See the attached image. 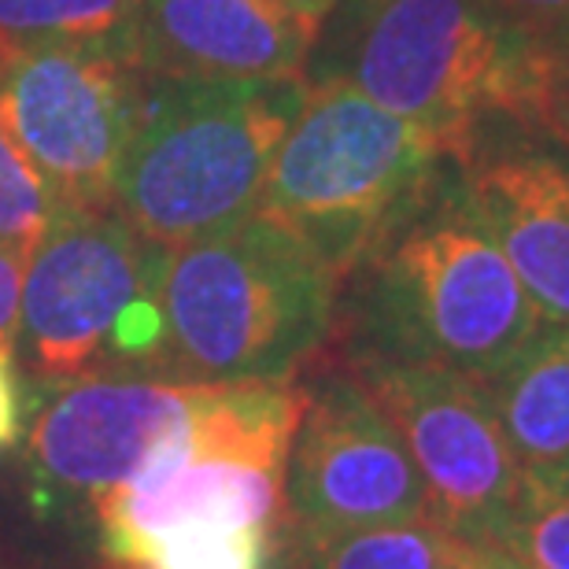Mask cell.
Here are the masks:
<instances>
[{
  "instance_id": "cell-9",
  "label": "cell",
  "mask_w": 569,
  "mask_h": 569,
  "mask_svg": "<svg viewBox=\"0 0 569 569\" xmlns=\"http://www.w3.org/2000/svg\"><path fill=\"white\" fill-rule=\"evenodd\" d=\"M432 518L403 437L348 367L303 385V411L284 462L289 537Z\"/></svg>"
},
{
  "instance_id": "cell-12",
  "label": "cell",
  "mask_w": 569,
  "mask_h": 569,
  "mask_svg": "<svg viewBox=\"0 0 569 569\" xmlns=\"http://www.w3.org/2000/svg\"><path fill=\"white\" fill-rule=\"evenodd\" d=\"M459 170L543 322L569 329V152L537 141L485 144Z\"/></svg>"
},
{
  "instance_id": "cell-1",
  "label": "cell",
  "mask_w": 569,
  "mask_h": 569,
  "mask_svg": "<svg viewBox=\"0 0 569 569\" xmlns=\"http://www.w3.org/2000/svg\"><path fill=\"white\" fill-rule=\"evenodd\" d=\"M348 281L351 356L429 362L492 381L548 322L488 230L459 163Z\"/></svg>"
},
{
  "instance_id": "cell-23",
  "label": "cell",
  "mask_w": 569,
  "mask_h": 569,
  "mask_svg": "<svg viewBox=\"0 0 569 569\" xmlns=\"http://www.w3.org/2000/svg\"><path fill=\"white\" fill-rule=\"evenodd\" d=\"M274 4L289 8L292 16H300V19H307V22H315V27H322V19L337 8V0H274Z\"/></svg>"
},
{
  "instance_id": "cell-6",
  "label": "cell",
  "mask_w": 569,
  "mask_h": 569,
  "mask_svg": "<svg viewBox=\"0 0 569 569\" xmlns=\"http://www.w3.org/2000/svg\"><path fill=\"white\" fill-rule=\"evenodd\" d=\"M167 256L111 208L56 211L22 267L16 351L33 378H156Z\"/></svg>"
},
{
  "instance_id": "cell-15",
  "label": "cell",
  "mask_w": 569,
  "mask_h": 569,
  "mask_svg": "<svg viewBox=\"0 0 569 569\" xmlns=\"http://www.w3.org/2000/svg\"><path fill=\"white\" fill-rule=\"evenodd\" d=\"M496 543L529 569H569V455L521 466Z\"/></svg>"
},
{
  "instance_id": "cell-3",
  "label": "cell",
  "mask_w": 569,
  "mask_h": 569,
  "mask_svg": "<svg viewBox=\"0 0 569 569\" xmlns=\"http://www.w3.org/2000/svg\"><path fill=\"white\" fill-rule=\"evenodd\" d=\"M340 278L267 214L181 244L159 281L156 378L281 385L337 326Z\"/></svg>"
},
{
  "instance_id": "cell-17",
  "label": "cell",
  "mask_w": 569,
  "mask_h": 569,
  "mask_svg": "<svg viewBox=\"0 0 569 569\" xmlns=\"http://www.w3.org/2000/svg\"><path fill=\"white\" fill-rule=\"evenodd\" d=\"M278 529L203 526L152 540L104 569H274Z\"/></svg>"
},
{
  "instance_id": "cell-21",
  "label": "cell",
  "mask_w": 569,
  "mask_h": 569,
  "mask_svg": "<svg viewBox=\"0 0 569 569\" xmlns=\"http://www.w3.org/2000/svg\"><path fill=\"white\" fill-rule=\"evenodd\" d=\"M8 351H0V451L16 448L22 437V392L16 381V370H11Z\"/></svg>"
},
{
  "instance_id": "cell-4",
  "label": "cell",
  "mask_w": 569,
  "mask_h": 569,
  "mask_svg": "<svg viewBox=\"0 0 569 569\" xmlns=\"http://www.w3.org/2000/svg\"><path fill=\"white\" fill-rule=\"evenodd\" d=\"M296 78H156L116 167L111 211L167 252L259 211L274 152L303 104Z\"/></svg>"
},
{
  "instance_id": "cell-8",
  "label": "cell",
  "mask_w": 569,
  "mask_h": 569,
  "mask_svg": "<svg viewBox=\"0 0 569 569\" xmlns=\"http://www.w3.org/2000/svg\"><path fill=\"white\" fill-rule=\"evenodd\" d=\"M348 370L403 437L422 477L432 521L466 543H496L521 462L499 426L488 385L466 373L351 356Z\"/></svg>"
},
{
  "instance_id": "cell-10",
  "label": "cell",
  "mask_w": 569,
  "mask_h": 569,
  "mask_svg": "<svg viewBox=\"0 0 569 569\" xmlns=\"http://www.w3.org/2000/svg\"><path fill=\"white\" fill-rule=\"evenodd\" d=\"M203 385L104 373L56 385L49 403L33 415L30 462L44 481L97 496L130 481L144 459L170 437L200 400Z\"/></svg>"
},
{
  "instance_id": "cell-5",
  "label": "cell",
  "mask_w": 569,
  "mask_h": 569,
  "mask_svg": "<svg viewBox=\"0 0 569 569\" xmlns=\"http://www.w3.org/2000/svg\"><path fill=\"white\" fill-rule=\"evenodd\" d=\"M451 163L432 130L373 104L345 74H329L307 86L270 163L259 214L300 237L345 284Z\"/></svg>"
},
{
  "instance_id": "cell-18",
  "label": "cell",
  "mask_w": 569,
  "mask_h": 569,
  "mask_svg": "<svg viewBox=\"0 0 569 569\" xmlns=\"http://www.w3.org/2000/svg\"><path fill=\"white\" fill-rule=\"evenodd\" d=\"M56 219V203L0 122V248L27 259Z\"/></svg>"
},
{
  "instance_id": "cell-16",
  "label": "cell",
  "mask_w": 569,
  "mask_h": 569,
  "mask_svg": "<svg viewBox=\"0 0 569 569\" xmlns=\"http://www.w3.org/2000/svg\"><path fill=\"white\" fill-rule=\"evenodd\" d=\"M138 0H0V49L116 44Z\"/></svg>"
},
{
  "instance_id": "cell-20",
  "label": "cell",
  "mask_w": 569,
  "mask_h": 569,
  "mask_svg": "<svg viewBox=\"0 0 569 569\" xmlns=\"http://www.w3.org/2000/svg\"><path fill=\"white\" fill-rule=\"evenodd\" d=\"M22 267H27V259L0 248V351H8V356H16V337H19Z\"/></svg>"
},
{
  "instance_id": "cell-19",
  "label": "cell",
  "mask_w": 569,
  "mask_h": 569,
  "mask_svg": "<svg viewBox=\"0 0 569 569\" xmlns=\"http://www.w3.org/2000/svg\"><path fill=\"white\" fill-rule=\"evenodd\" d=\"M529 33L559 49L569 63V0H499Z\"/></svg>"
},
{
  "instance_id": "cell-24",
  "label": "cell",
  "mask_w": 569,
  "mask_h": 569,
  "mask_svg": "<svg viewBox=\"0 0 569 569\" xmlns=\"http://www.w3.org/2000/svg\"><path fill=\"white\" fill-rule=\"evenodd\" d=\"M543 133H551V138L559 144H566V152H569V89L559 97V104H555L551 122H548V130H543Z\"/></svg>"
},
{
  "instance_id": "cell-13",
  "label": "cell",
  "mask_w": 569,
  "mask_h": 569,
  "mask_svg": "<svg viewBox=\"0 0 569 569\" xmlns=\"http://www.w3.org/2000/svg\"><path fill=\"white\" fill-rule=\"evenodd\" d=\"M488 385L521 466L569 455V329L548 326Z\"/></svg>"
},
{
  "instance_id": "cell-7",
  "label": "cell",
  "mask_w": 569,
  "mask_h": 569,
  "mask_svg": "<svg viewBox=\"0 0 569 569\" xmlns=\"http://www.w3.org/2000/svg\"><path fill=\"white\" fill-rule=\"evenodd\" d=\"M144 78L119 44L0 49V122L38 170L56 211L111 208Z\"/></svg>"
},
{
  "instance_id": "cell-11",
  "label": "cell",
  "mask_w": 569,
  "mask_h": 569,
  "mask_svg": "<svg viewBox=\"0 0 569 569\" xmlns=\"http://www.w3.org/2000/svg\"><path fill=\"white\" fill-rule=\"evenodd\" d=\"M315 38L274 0H138L116 44L148 78H296Z\"/></svg>"
},
{
  "instance_id": "cell-2",
  "label": "cell",
  "mask_w": 569,
  "mask_h": 569,
  "mask_svg": "<svg viewBox=\"0 0 569 569\" xmlns=\"http://www.w3.org/2000/svg\"><path fill=\"white\" fill-rule=\"evenodd\" d=\"M345 78L462 167L492 127L548 130L569 63L499 0H367Z\"/></svg>"
},
{
  "instance_id": "cell-14",
  "label": "cell",
  "mask_w": 569,
  "mask_h": 569,
  "mask_svg": "<svg viewBox=\"0 0 569 569\" xmlns=\"http://www.w3.org/2000/svg\"><path fill=\"white\" fill-rule=\"evenodd\" d=\"M296 569H470V543L432 518L292 537Z\"/></svg>"
},
{
  "instance_id": "cell-22",
  "label": "cell",
  "mask_w": 569,
  "mask_h": 569,
  "mask_svg": "<svg viewBox=\"0 0 569 569\" xmlns=\"http://www.w3.org/2000/svg\"><path fill=\"white\" fill-rule=\"evenodd\" d=\"M470 569H529L499 543H470Z\"/></svg>"
}]
</instances>
